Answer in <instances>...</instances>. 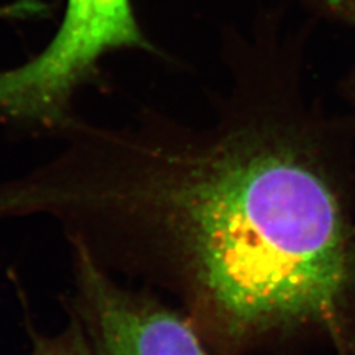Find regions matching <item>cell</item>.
Segmentation results:
<instances>
[{"label":"cell","mask_w":355,"mask_h":355,"mask_svg":"<svg viewBox=\"0 0 355 355\" xmlns=\"http://www.w3.org/2000/svg\"><path fill=\"white\" fill-rule=\"evenodd\" d=\"M31 355H95L79 318L53 336H33Z\"/></svg>","instance_id":"cell-4"},{"label":"cell","mask_w":355,"mask_h":355,"mask_svg":"<svg viewBox=\"0 0 355 355\" xmlns=\"http://www.w3.org/2000/svg\"><path fill=\"white\" fill-rule=\"evenodd\" d=\"M315 12L355 30V0H306Z\"/></svg>","instance_id":"cell-5"},{"label":"cell","mask_w":355,"mask_h":355,"mask_svg":"<svg viewBox=\"0 0 355 355\" xmlns=\"http://www.w3.org/2000/svg\"><path fill=\"white\" fill-rule=\"evenodd\" d=\"M117 51L157 52L132 0H67L58 31L35 58L0 70V123L60 137L79 117L74 99Z\"/></svg>","instance_id":"cell-2"},{"label":"cell","mask_w":355,"mask_h":355,"mask_svg":"<svg viewBox=\"0 0 355 355\" xmlns=\"http://www.w3.org/2000/svg\"><path fill=\"white\" fill-rule=\"evenodd\" d=\"M76 311L95 355H209L175 311L119 286L74 239Z\"/></svg>","instance_id":"cell-3"},{"label":"cell","mask_w":355,"mask_h":355,"mask_svg":"<svg viewBox=\"0 0 355 355\" xmlns=\"http://www.w3.org/2000/svg\"><path fill=\"white\" fill-rule=\"evenodd\" d=\"M234 69L218 119L77 117L62 151L0 184V218L51 214L128 236L228 340L317 329L347 349L355 234L343 120L308 107L283 61Z\"/></svg>","instance_id":"cell-1"}]
</instances>
